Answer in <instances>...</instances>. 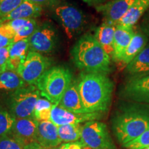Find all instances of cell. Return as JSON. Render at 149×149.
I'll list each match as a JSON object with an SVG mask.
<instances>
[{"mask_svg":"<svg viewBox=\"0 0 149 149\" xmlns=\"http://www.w3.org/2000/svg\"><path fill=\"white\" fill-rule=\"evenodd\" d=\"M77 82L87 113L102 114L108 111L114 85L107 74L83 72Z\"/></svg>","mask_w":149,"mask_h":149,"instance_id":"obj_1","label":"cell"},{"mask_svg":"<svg viewBox=\"0 0 149 149\" xmlns=\"http://www.w3.org/2000/svg\"><path fill=\"white\" fill-rule=\"evenodd\" d=\"M113 129L122 146L149 129V104L128 102L120 108L113 120Z\"/></svg>","mask_w":149,"mask_h":149,"instance_id":"obj_2","label":"cell"},{"mask_svg":"<svg viewBox=\"0 0 149 149\" xmlns=\"http://www.w3.org/2000/svg\"><path fill=\"white\" fill-rule=\"evenodd\" d=\"M71 57L74 65L85 72L108 74L111 57L106 53L94 35L85 34L72 47Z\"/></svg>","mask_w":149,"mask_h":149,"instance_id":"obj_3","label":"cell"},{"mask_svg":"<svg viewBox=\"0 0 149 149\" xmlns=\"http://www.w3.org/2000/svg\"><path fill=\"white\" fill-rule=\"evenodd\" d=\"M72 81V74L68 68L53 66L42 74L36 86L41 97L49 100L54 105H59Z\"/></svg>","mask_w":149,"mask_h":149,"instance_id":"obj_4","label":"cell"},{"mask_svg":"<svg viewBox=\"0 0 149 149\" xmlns=\"http://www.w3.org/2000/svg\"><path fill=\"white\" fill-rule=\"evenodd\" d=\"M40 97L36 86L27 85L14 91L9 98L10 113L15 119L33 118L35 104Z\"/></svg>","mask_w":149,"mask_h":149,"instance_id":"obj_5","label":"cell"},{"mask_svg":"<svg viewBox=\"0 0 149 149\" xmlns=\"http://www.w3.org/2000/svg\"><path fill=\"white\" fill-rule=\"evenodd\" d=\"M79 141L87 148L115 149V145L107 125L97 120L89 121L81 125Z\"/></svg>","mask_w":149,"mask_h":149,"instance_id":"obj_6","label":"cell"},{"mask_svg":"<svg viewBox=\"0 0 149 149\" xmlns=\"http://www.w3.org/2000/svg\"><path fill=\"white\" fill-rule=\"evenodd\" d=\"M52 61L48 57L37 52L31 51L19 66L17 72L28 85L36 86L42 74L50 68Z\"/></svg>","mask_w":149,"mask_h":149,"instance_id":"obj_7","label":"cell"},{"mask_svg":"<svg viewBox=\"0 0 149 149\" xmlns=\"http://www.w3.org/2000/svg\"><path fill=\"white\" fill-rule=\"evenodd\" d=\"M55 13L68 38L72 39L81 32L84 26L85 16L77 7L69 4L58 5L55 7Z\"/></svg>","mask_w":149,"mask_h":149,"instance_id":"obj_8","label":"cell"},{"mask_svg":"<svg viewBox=\"0 0 149 149\" xmlns=\"http://www.w3.org/2000/svg\"><path fill=\"white\" fill-rule=\"evenodd\" d=\"M56 30L48 24L39 26L35 32L29 38L30 51L42 54L52 52L57 44Z\"/></svg>","mask_w":149,"mask_h":149,"instance_id":"obj_9","label":"cell"},{"mask_svg":"<svg viewBox=\"0 0 149 149\" xmlns=\"http://www.w3.org/2000/svg\"><path fill=\"white\" fill-rule=\"evenodd\" d=\"M121 93L128 101L149 104V74L129 77Z\"/></svg>","mask_w":149,"mask_h":149,"instance_id":"obj_10","label":"cell"},{"mask_svg":"<svg viewBox=\"0 0 149 149\" xmlns=\"http://www.w3.org/2000/svg\"><path fill=\"white\" fill-rule=\"evenodd\" d=\"M100 113H74L63 109L59 105H54L51 111V120L57 126L67 124H77L100 118Z\"/></svg>","mask_w":149,"mask_h":149,"instance_id":"obj_11","label":"cell"},{"mask_svg":"<svg viewBox=\"0 0 149 149\" xmlns=\"http://www.w3.org/2000/svg\"><path fill=\"white\" fill-rule=\"evenodd\" d=\"M37 124L34 118L15 119L10 135L25 146L37 142Z\"/></svg>","mask_w":149,"mask_h":149,"instance_id":"obj_12","label":"cell"},{"mask_svg":"<svg viewBox=\"0 0 149 149\" xmlns=\"http://www.w3.org/2000/svg\"><path fill=\"white\" fill-rule=\"evenodd\" d=\"M136 0H111L109 2L100 4L96 10L102 14L105 21L117 26Z\"/></svg>","mask_w":149,"mask_h":149,"instance_id":"obj_13","label":"cell"},{"mask_svg":"<svg viewBox=\"0 0 149 149\" xmlns=\"http://www.w3.org/2000/svg\"><path fill=\"white\" fill-rule=\"evenodd\" d=\"M37 142L48 148H56L61 145L59 137L58 126L51 121L38 122Z\"/></svg>","mask_w":149,"mask_h":149,"instance_id":"obj_14","label":"cell"},{"mask_svg":"<svg viewBox=\"0 0 149 149\" xmlns=\"http://www.w3.org/2000/svg\"><path fill=\"white\" fill-rule=\"evenodd\" d=\"M59 106L74 113H87L81 101L77 80H72L64 93Z\"/></svg>","mask_w":149,"mask_h":149,"instance_id":"obj_15","label":"cell"},{"mask_svg":"<svg viewBox=\"0 0 149 149\" xmlns=\"http://www.w3.org/2000/svg\"><path fill=\"white\" fill-rule=\"evenodd\" d=\"M116 25L105 21L96 29L94 37L111 58L114 54V37Z\"/></svg>","mask_w":149,"mask_h":149,"instance_id":"obj_16","label":"cell"},{"mask_svg":"<svg viewBox=\"0 0 149 149\" xmlns=\"http://www.w3.org/2000/svg\"><path fill=\"white\" fill-rule=\"evenodd\" d=\"M129 77H137L149 74V42L144 49L126 66Z\"/></svg>","mask_w":149,"mask_h":149,"instance_id":"obj_17","label":"cell"},{"mask_svg":"<svg viewBox=\"0 0 149 149\" xmlns=\"http://www.w3.org/2000/svg\"><path fill=\"white\" fill-rule=\"evenodd\" d=\"M42 9V7L31 2L29 0H24L12 13L0 19V24L17 19H35L40 16Z\"/></svg>","mask_w":149,"mask_h":149,"instance_id":"obj_18","label":"cell"},{"mask_svg":"<svg viewBox=\"0 0 149 149\" xmlns=\"http://www.w3.org/2000/svg\"><path fill=\"white\" fill-rule=\"evenodd\" d=\"M149 9V0H136L117 26L133 28Z\"/></svg>","mask_w":149,"mask_h":149,"instance_id":"obj_19","label":"cell"},{"mask_svg":"<svg viewBox=\"0 0 149 149\" xmlns=\"http://www.w3.org/2000/svg\"><path fill=\"white\" fill-rule=\"evenodd\" d=\"M30 52L29 39L13 42L9 46V69L16 70Z\"/></svg>","mask_w":149,"mask_h":149,"instance_id":"obj_20","label":"cell"},{"mask_svg":"<svg viewBox=\"0 0 149 149\" xmlns=\"http://www.w3.org/2000/svg\"><path fill=\"white\" fill-rule=\"evenodd\" d=\"M135 31L133 28H124L116 26L114 37V54L113 60L120 61L127 46L133 38Z\"/></svg>","mask_w":149,"mask_h":149,"instance_id":"obj_21","label":"cell"},{"mask_svg":"<svg viewBox=\"0 0 149 149\" xmlns=\"http://www.w3.org/2000/svg\"><path fill=\"white\" fill-rule=\"evenodd\" d=\"M149 42L148 38L141 31H135L133 38L123 53L120 61L128 65L140 52L144 49Z\"/></svg>","mask_w":149,"mask_h":149,"instance_id":"obj_22","label":"cell"},{"mask_svg":"<svg viewBox=\"0 0 149 149\" xmlns=\"http://www.w3.org/2000/svg\"><path fill=\"white\" fill-rule=\"evenodd\" d=\"M27 85L16 70L8 68L0 72V91L14 92Z\"/></svg>","mask_w":149,"mask_h":149,"instance_id":"obj_23","label":"cell"},{"mask_svg":"<svg viewBox=\"0 0 149 149\" xmlns=\"http://www.w3.org/2000/svg\"><path fill=\"white\" fill-rule=\"evenodd\" d=\"M81 125L67 124L58 127V134L61 143H70L80 140Z\"/></svg>","mask_w":149,"mask_h":149,"instance_id":"obj_24","label":"cell"},{"mask_svg":"<svg viewBox=\"0 0 149 149\" xmlns=\"http://www.w3.org/2000/svg\"><path fill=\"white\" fill-rule=\"evenodd\" d=\"M54 104L44 97H40L35 104L33 118L37 122L50 121Z\"/></svg>","mask_w":149,"mask_h":149,"instance_id":"obj_25","label":"cell"},{"mask_svg":"<svg viewBox=\"0 0 149 149\" xmlns=\"http://www.w3.org/2000/svg\"><path fill=\"white\" fill-rule=\"evenodd\" d=\"M15 118L7 110L0 106V138L10 134Z\"/></svg>","mask_w":149,"mask_h":149,"instance_id":"obj_26","label":"cell"},{"mask_svg":"<svg viewBox=\"0 0 149 149\" xmlns=\"http://www.w3.org/2000/svg\"><path fill=\"white\" fill-rule=\"evenodd\" d=\"M15 32L7 22L0 24V48L8 47L14 42Z\"/></svg>","mask_w":149,"mask_h":149,"instance_id":"obj_27","label":"cell"},{"mask_svg":"<svg viewBox=\"0 0 149 149\" xmlns=\"http://www.w3.org/2000/svg\"><path fill=\"white\" fill-rule=\"evenodd\" d=\"M38 26L35 19H30L27 23L16 33L13 42L29 39L35 32Z\"/></svg>","mask_w":149,"mask_h":149,"instance_id":"obj_28","label":"cell"},{"mask_svg":"<svg viewBox=\"0 0 149 149\" xmlns=\"http://www.w3.org/2000/svg\"><path fill=\"white\" fill-rule=\"evenodd\" d=\"M149 146V129L146 130L138 137L130 141L125 145L124 148L127 149H142Z\"/></svg>","mask_w":149,"mask_h":149,"instance_id":"obj_29","label":"cell"},{"mask_svg":"<svg viewBox=\"0 0 149 149\" xmlns=\"http://www.w3.org/2000/svg\"><path fill=\"white\" fill-rule=\"evenodd\" d=\"M23 1L24 0H0V19L12 13Z\"/></svg>","mask_w":149,"mask_h":149,"instance_id":"obj_30","label":"cell"},{"mask_svg":"<svg viewBox=\"0 0 149 149\" xmlns=\"http://www.w3.org/2000/svg\"><path fill=\"white\" fill-rule=\"evenodd\" d=\"M25 146L12 135L3 136L0 138V149H24Z\"/></svg>","mask_w":149,"mask_h":149,"instance_id":"obj_31","label":"cell"},{"mask_svg":"<svg viewBox=\"0 0 149 149\" xmlns=\"http://www.w3.org/2000/svg\"><path fill=\"white\" fill-rule=\"evenodd\" d=\"M9 68V46L0 48V72Z\"/></svg>","mask_w":149,"mask_h":149,"instance_id":"obj_32","label":"cell"},{"mask_svg":"<svg viewBox=\"0 0 149 149\" xmlns=\"http://www.w3.org/2000/svg\"><path fill=\"white\" fill-rule=\"evenodd\" d=\"M140 31L146 35L149 40V9L141 19Z\"/></svg>","mask_w":149,"mask_h":149,"instance_id":"obj_33","label":"cell"},{"mask_svg":"<svg viewBox=\"0 0 149 149\" xmlns=\"http://www.w3.org/2000/svg\"><path fill=\"white\" fill-rule=\"evenodd\" d=\"M29 19H14L12 20V21L8 22L7 23H8L9 25L10 26L11 28L14 30V31L15 32L16 34V33L27 23Z\"/></svg>","mask_w":149,"mask_h":149,"instance_id":"obj_34","label":"cell"},{"mask_svg":"<svg viewBox=\"0 0 149 149\" xmlns=\"http://www.w3.org/2000/svg\"><path fill=\"white\" fill-rule=\"evenodd\" d=\"M31 2L42 7H55L58 6L59 0H29Z\"/></svg>","mask_w":149,"mask_h":149,"instance_id":"obj_35","label":"cell"},{"mask_svg":"<svg viewBox=\"0 0 149 149\" xmlns=\"http://www.w3.org/2000/svg\"><path fill=\"white\" fill-rule=\"evenodd\" d=\"M55 149H84V146L81 141H77L70 143H63Z\"/></svg>","mask_w":149,"mask_h":149,"instance_id":"obj_36","label":"cell"},{"mask_svg":"<svg viewBox=\"0 0 149 149\" xmlns=\"http://www.w3.org/2000/svg\"><path fill=\"white\" fill-rule=\"evenodd\" d=\"M24 149H55V148H48L42 146L37 142H33L32 144L27 145L25 146Z\"/></svg>","mask_w":149,"mask_h":149,"instance_id":"obj_37","label":"cell"},{"mask_svg":"<svg viewBox=\"0 0 149 149\" xmlns=\"http://www.w3.org/2000/svg\"><path fill=\"white\" fill-rule=\"evenodd\" d=\"M82 1H85V2L91 3H95V2H97V1H101V0H82Z\"/></svg>","mask_w":149,"mask_h":149,"instance_id":"obj_38","label":"cell"},{"mask_svg":"<svg viewBox=\"0 0 149 149\" xmlns=\"http://www.w3.org/2000/svg\"><path fill=\"white\" fill-rule=\"evenodd\" d=\"M84 149H94V148H87V147H84ZM96 149H100V148H96Z\"/></svg>","mask_w":149,"mask_h":149,"instance_id":"obj_39","label":"cell"},{"mask_svg":"<svg viewBox=\"0 0 149 149\" xmlns=\"http://www.w3.org/2000/svg\"><path fill=\"white\" fill-rule=\"evenodd\" d=\"M142 149H149V146L146 147V148H142Z\"/></svg>","mask_w":149,"mask_h":149,"instance_id":"obj_40","label":"cell"}]
</instances>
